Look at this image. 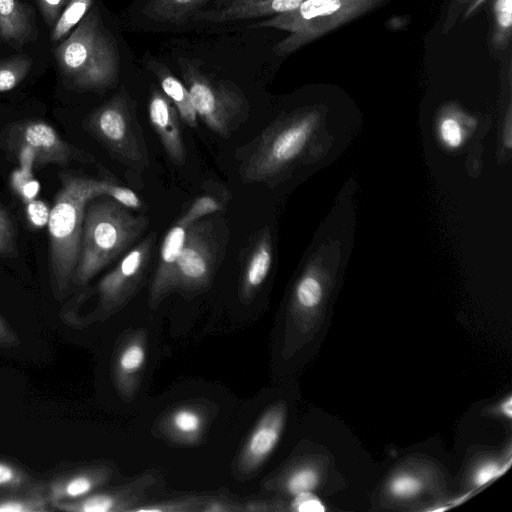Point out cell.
Segmentation results:
<instances>
[{
    "label": "cell",
    "mask_w": 512,
    "mask_h": 512,
    "mask_svg": "<svg viewBox=\"0 0 512 512\" xmlns=\"http://www.w3.org/2000/svg\"><path fill=\"white\" fill-rule=\"evenodd\" d=\"M499 464L494 461L486 462L480 465L474 472L472 481L474 486L481 487L502 473Z\"/></svg>",
    "instance_id": "cell-38"
},
{
    "label": "cell",
    "mask_w": 512,
    "mask_h": 512,
    "mask_svg": "<svg viewBox=\"0 0 512 512\" xmlns=\"http://www.w3.org/2000/svg\"><path fill=\"white\" fill-rule=\"evenodd\" d=\"M34 35L33 9L19 0H0V39L21 46L31 41Z\"/></svg>",
    "instance_id": "cell-20"
},
{
    "label": "cell",
    "mask_w": 512,
    "mask_h": 512,
    "mask_svg": "<svg viewBox=\"0 0 512 512\" xmlns=\"http://www.w3.org/2000/svg\"><path fill=\"white\" fill-rule=\"evenodd\" d=\"M422 489L421 480L410 474H399L389 483L390 493L400 499H407L417 495Z\"/></svg>",
    "instance_id": "cell-32"
},
{
    "label": "cell",
    "mask_w": 512,
    "mask_h": 512,
    "mask_svg": "<svg viewBox=\"0 0 512 512\" xmlns=\"http://www.w3.org/2000/svg\"><path fill=\"white\" fill-rule=\"evenodd\" d=\"M22 482V474L11 464L0 460V488L16 487Z\"/></svg>",
    "instance_id": "cell-40"
},
{
    "label": "cell",
    "mask_w": 512,
    "mask_h": 512,
    "mask_svg": "<svg viewBox=\"0 0 512 512\" xmlns=\"http://www.w3.org/2000/svg\"><path fill=\"white\" fill-rule=\"evenodd\" d=\"M282 510L296 512H324L326 507L313 492H302L292 496L288 504L281 502Z\"/></svg>",
    "instance_id": "cell-33"
},
{
    "label": "cell",
    "mask_w": 512,
    "mask_h": 512,
    "mask_svg": "<svg viewBox=\"0 0 512 512\" xmlns=\"http://www.w3.org/2000/svg\"><path fill=\"white\" fill-rule=\"evenodd\" d=\"M156 480L154 473H145L114 489L95 491L81 499L51 505L67 512H130L146 501V491Z\"/></svg>",
    "instance_id": "cell-10"
},
{
    "label": "cell",
    "mask_w": 512,
    "mask_h": 512,
    "mask_svg": "<svg viewBox=\"0 0 512 512\" xmlns=\"http://www.w3.org/2000/svg\"><path fill=\"white\" fill-rule=\"evenodd\" d=\"M492 13L491 45L495 50H505L512 37V0H494Z\"/></svg>",
    "instance_id": "cell-24"
},
{
    "label": "cell",
    "mask_w": 512,
    "mask_h": 512,
    "mask_svg": "<svg viewBox=\"0 0 512 512\" xmlns=\"http://www.w3.org/2000/svg\"><path fill=\"white\" fill-rule=\"evenodd\" d=\"M323 288L313 274H305L297 283L293 297V314L304 317L314 311L321 303Z\"/></svg>",
    "instance_id": "cell-23"
},
{
    "label": "cell",
    "mask_w": 512,
    "mask_h": 512,
    "mask_svg": "<svg viewBox=\"0 0 512 512\" xmlns=\"http://www.w3.org/2000/svg\"><path fill=\"white\" fill-rule=\"evenodd\" d=\"M149 1V0H146V2Z\"/></svg>",
    "instance_id": "cell-47"
},
{
    "label": "cell",
    "mask_w": 512,
    "mask_h": 512,
    "mask_svg": "<svg viewBox=\"0 0 512 512\" xmlns=\"http://www.w3.org/2000/svg\"><path fill=\"white\" fill-rule=\"evenodd\" d=\"M221 203L210 195H203L196 198L188 207L186 212L177 220L178 223L189 227L196 221L202 219L208 214L220 211Z\"/></svg>",
    "instance_id": "cell-31"
},
{
    "label": "cell",
    "mask_w": 512,
    "mask_h": 512,
    "mask_svg": "<svg viewBox=\"0 0 512 512\" xmlns=\"http://www.w3.org/2000/svg\"><path fill=\"white\" fill-rule=\"evenodd\" d=\"M187 229L188 227L176 221L163 239L150 287L151 306H157L164 297L172 292L174 270L186 238Z\"/></svg>",
    "instance_id": "cell-17"
},
{
    "label": "cell",
    "mask_w": 512,
    "mask_h": 512,
    "mask_svg": "<svg viewBox=\"0 0 512 512\" xmlns=\"http://www.w3.org/2000/svg\"><path fill=\"white\" fill-rule=\"evenodd\" d=\"M474 0H454L450 5L449 13L447 14L446 21L444 23V27L442 29L443 33H447L450 28L453 26L455 20L459 16L460 12L463 10L464 6L472 3Z\"/></svg>",
    "instance_id": "cell-41"
},
{
    "label": "cell",
    "mask_w": 512,
    "mask_h": 512,
    "mask_svg": "<svg viewBox=\"0 0 512 512\" xmlns=\"http://www.w3.org/2000/svg\"><path fill=\"white\" fill-rule=\"evenodd\" d=\"M85 127L120 162L135 169L148 164L140 128L124 93L97 108L88 117Z\"/></svg>",
    "instance_id": "cell-6"
},
{
    "label": "cell",
    "mask_w": 512,
    "mask_h": 512,
    "mask_svg": "<svg viewBox=\"0 0 512 512\" xmlns=\"http://www.w3.org/2000/svg\"><path fill=\"white\" fill-rule=\"evenodd\" d=\"M15 341V335L0 316V344L8 345Z\"/></svg>",
    "instance_id": "cell-42"
},
{
    "label": "cell",
    "mask_w": 512,
    "mask_h": 512,
    "mask_svg": "<svg viewBox=\"0 0 512 512\" xmlns=\"http://www.w3.org/2000/svg\"><path fill=\"white\" fill-rule=\"evenodd\" d=\"M148 66L157 76L162 92L175 106L180 119L192 128L197 127L198 117L186 86L163 64L152 61Z\"/></svg>",
    "instance_id": "cell-21"
},
{
    "label": "cell",
    "mask_w": 512,
    "mask_h": 512,
    "mask_svg": "<svg viewBox=\"0 0 512 512\" xmlns=\"http://www.w3.org/2000/svg\"><path fill=\"white\" fill-rule=\"evenodd\" d=\"M181 68L197 117L214 133L229 137L244 111L243 96L212 81L189 60L181 59Z\"/></svg>",
    "instance_id": "cell-7"
},
{
    "label": "cell",
    "mask_w": 512,
    "mask_h": 512,
    "mask_svg": "<svg viewBox=\"0 0 512 512\" xmlns=\"http://www.w3.org/2000/svg\"><path fill=\"white\" fill-rule=\"evenodd\" d=\"M147 361V337L143 330L128 334L118 346L113 360V378L119 393L135 396Z\"/></svg>",
    "instance_id": "cell-13"
},
{
    "label": "cell",
    "mask_w": 512,
    "mask_h": 512,
    "mask_svg": "<svg viewBox=\"0 0 512 512\" xmlns=\"http://www.w3.org/2000/svg\"><path fill=\"white\" fill-rule=\"evenodd\" d=\"M50 504L48 497L42 493L28 496L0 498V512H41Z\"/></svg>",
    "instance_id": "cell-29"
},
{
    "label": "cell",
    "mask_w": 512,
    "mask_h": 512,
    "mask_svg": "<svg viewBox=\"0 0 512 512\" xmlns=\"http://www.w3.org/2000/svg\"><path fill=\"white\" fill-rule=\"evenodd\" d=\"M14 230L6 212L0 206V255L15 254Z\"/></svg>",
    "instance_id": "cell-35"
},
{
    "label": "cell",
    "mask_w": 512,
    "mask_h": 512,
    "mask_svg": "<svg viewBox=\"0 0 512 512\" xmlns=\"http://www.w3.org/2000/svg\"><path fill=\"white\" fill-rule=\"evenodd\" d=\"M99 180L66 175L50 209L48 232L54 290L65 292L77 266L86 205L98 193Z\"/></svg>",
    "instance_id": "cell-3"
},
{
    "label": "cell",
    "mask_w": 512,
    "mask_h": 512,
    "mask_svg": "<svg viewBox=\"0 0 512 512\" xmlns=\"http://www.w3.org/2000/svg\"><path fill=\"white\" fill-rule=\"evenodd\" d=\"M506 130H504V142L507 148H510L512 145V135H511V107L509 106L507 112V119L505 124Z\"/></svg>",
    "instance_id": "cell-43"
},
{
    "label": "cell",
    "mask_w": 512,
    "mask_h": 512,
    "mask_svg": "<svg viewBox=\"0 0 512 512\" xmlns=\"http://www.w3.org/2000/svg\"><path fill=\"white\" fill-rule=\"evenodd\" d=\"M306 0H228L221 8L199 12L195 20L223 23L272 17L298 8Z\"/></svg>",
    "instance_id": "cell-15"
},
{
    "label": "cell",
    "mask_w": 512,
    "mask_h": 512,
    "mask_svg": "<svg viewBox=\"0 0 512 512\" xmlns=\"http://www.w3.org/2000/svg\"><path fill=\"white\" fill-rule=\"evenodd\" d=\"M93 0H69L51 30L52 42L66 37L90 11Z\"/></svg>",
    "instance_id": "cell-25"
},
{
    "label": "cell",
    "mask_w": 512,
    "mask_h": 512,
    "mask_svg": "<svg viewBox=\"0 0 512 512\" xmlns=\"http://www.w3.org/2000/svg\"><path fill=\"white\" fill-rule=\"evenodd\" d=\"M69 0H37L44 21L52 27Z\"/></svg>",
    "instance_id": "cell-37"
},
{
    "label": "cell",
    "mask_w": 512,
    "mask_h": 512,
    "mask_svg": "<svg viewBox=\"0 0 512 512\" xmlns=\"http://www.w3.org/2000/svg\"><path fill=\"white\" fill-rule=\"evenodd\" d=\"M387 0H306L298 8L249 25L287 31L273 48L278 56L289 55L333 30L360 18Z\"/></svg>",
    "instance_id": "cell-4"
},
{
    "label": "cell",
    "mask_w": 512,
    "mask_h": 512,
    "mask_svg": "<svg viewBox=\"0 0 512 512\" xmlns=\"http://www.w3.org/2000/svg\"><path fill=\"white\" fill-rule=\"evenodd\" d=\"M155 236L134 246L98 283V309L110 315L122 308L139 289L151 259Z\"/></svg>",
    "instance_id": "cell-9"
},
{
    "label": "cell",
    "mask_w": 512,
    "mask_h": 512,
    "mask_svg": "<svg viewBox=\"0 0 512 512\" xmlns=\"http://www.w3.org/2000/svg\"><path fill=\"white\" fill-rule=\"evenodd\" d=\"M499 410L508 419L512 417V398L508 396L499 406Z\"/></svg>",
    "instance_id": "cell-44"
},
{
    "label": "cell",
    "mask_w": 512,
    "mask_h": 512,
    "mask_svg": "<svg viewBox=\"0 0 512 512\" xmlns=\"http://www.w3.org/2000/svg\"><path fill=\"white\" fill-rule=\"evenodd\" d=\"M205 0H149L146 12L161 21L177 22L189 15Z\"/></svg>",
    "instance_id": "cell-26"
},
{
    "label": "cell",
    "mask_w": 512,
    "mask_h": 512,
    "mask_svg": "<svg viewBox=\"0 0 512 512\" xmlns=\"http://www.w3.org/2000/svg\"><path fill=\"white\" fill-rule=\"evenodd\" d=\"M273 259V249L270 233L262 230L251 248L240 282V297L249 301L257 294L266 280Z\"/></svg>",
    "instance_id": "cell-19"
},
{
    "label": "cell",
    "mask_w": 512,
    "mask_h": 512,
    "mask_svg": "<svg viewBox=\"0 0 512 512\" xmlns=\"http://www.w3.org/2000/svg\"><path fill=\"white\" fill-rule=\"evenodd\" d=\"M55 58L65 80L78 90L107 89L118 78V50L96 9L57 46Z\"/></svg>",
    "instance_id": "cell-1"
},
{
    "label": "cell",
    "mask_w": 512,
    "mask_h": 512,
    "mask_svg": "<svg viewBox=\"0 0 512 512\" xmlns=\"http://www.w3.org/2000/svg\"><path fill=\"white\" fill-rule=\"evenodd\" d=\"M442 141L450 148H457L463 140L462 129L459 122L452 116L444 117L439 125Z\"/></svg>",
    "instance_id": "cell-34"
},
{
    "label": "cell",
    "mask_w": 512,
    "mask_h": 512,
    "mask_svg": "<svg viewBox=\"0 0 512 512\" xmlns=\"http://www.w3.org/2000/svg\"><path fill=\"white\" fill-rule=\"evenodd\" d=\"M208 424V412L201 404H183L171 409L160 423L164 435L174 442L198 443Z\"/></svg>",
    "instance_id": "cell-18"
},
{
    "label": "cell",
    "mask_w": 512,
    "mask_h": 512,
    "mask_svg": "<svg viewBox=\"0 0 512 512\" xmlns=\"http://www.w3.org/2000/svg\"><path fill=\"white\" fill-rule=\"evenodd\" d=\"M319 482L318 470L312 465L301 464L267 480L265 489L293 496L302 492H313Z\"/></svg>",
    "instance_id": "cell-22"
},
{
    "label": "cell",
    "mask_w": 512,
    "mask_h": 512,
    "mask_svg": "<svg viewBox=\"0 0 512 512\" xmlns=\"http://www.w3.org/2000/svg\"><path fill=\"white\" fill-rule=\"evenodd\" d=\"M317 123V114L277 122L263 130L244 150L239 175L243 183H268L305 150Z\"/></svg>",
    "instance_id": "cell-5"
},
{
    "label": "cell",
    "mask_w": 512,
    "mask_h": 512,
    "mask_svg": "<svg viewBox=\"0 0 512 512\" xmlns=\"http://www.w3.org/2000/svg\"><path fill=\"white\" fill-rule=\"evenodd\" d=\"M98 193L99 196H109L128 209H140L143 205L133 190L109 180H99Z\"/></svg>",
    "instance_id": "cell-30"
},
{
    "label": "cell",
    "mask_w": 512,
    "mask_h": 512,
    "mask_svg": "<svg viewBox=\"0 0 512 512\" xmlns=\"http://www.w3.org/2000/svg\"><path fill=\"white\" fill-rule=\"evenodd\" d=\"M148 113L165 152L176 165H182L186 151L180 127V117L171 101L158 89L151 93Z\"/></svg>",
    "instance_id": "cell-14"
},
{
    "label": "cell",
    "mask_w": 512,
    "mask_h": 512,
    "mask_svg": "<svg viewBox=\"0 0 512 512\" xmlns=\"http://www.w3.org/2000/svg\"><path fill=\"white\" fill-rule=\"evenodd\" d=\"M227 1H228V0H222V1H221L222 5H223L224 3H226Z\"/></svg>",
    "instance_id": "cell-46"
},
{
    "label": "cell",
    "mask_w": 512,
    "mask_h": 512,
    "mask_svg": "<svg viewBox=\"0 0 512 512\" xmlns=\"http://www.w3.org/2000/svg\"><path fill=\"white\" fill-rule=\"evenodd\" d=\"M113 470L107 465H95L63 475L51 482L48 491L50 504L81 499L105 485Z\"/></svg>",
    "instance_id": "cell-16"
},
{
    "label": "cell",
    "mask_w": 512,
    "mask_h": 512,
    "mask_svg": "<svg viewBox=\"0 0 512 512\" xmlns=\"http://www.w3.org/2000/svg\"><path fill=\"white\" fill-rule=\"evenodd\" d=\"M38 189V183L36 181H30L23 186L22 192L24 196L31 198L37 193Z\"/></svg>",
    "instance_id": "cell-45"
},
{
    "label": "cell",
    "mask_w": 512,
    "mask_h": 512,
    "mask_svg": "<svg viewBox=\"0 0 512 512\" xmlns=\"http://www.w3.org/2000/svg\"><path fill=\"white\" fill-rule=\"evenodd\" d=\"M220 246V236L211 219L190 225L174 270L172 291L197 292L208 287Z\"/></svg>",
    "instance_id": "cell-8"
},
{
    "label": "cell",
    "mask_w": 512,
    "mask_h": 512,
    "mask_svg": "<svg viewBox=\"0 0 512 512\" xmlns=\"http://www.w3.org/2000/svg\"><path fill=\"white\" fill-rule=\"evenodd\" d=\"M286 406L271 405L248 436L237 460L238 472L249 475L257 471L275 450L285 427Z\"/></svg>",
    "instance_id": "cell-12"
},
{
    "label": "cell",
    "mask_w": 512,
    "mask_h": 512,
    "mask_svg": "<svg viewBox=\"0 0 512 512\" xmlns=\"http://www.w3.org/2000/svg\"><path fill=\"white\" fill-rule=\"evenodd\" d=\"M240 511H245L244 505L224 496H207L200 510V512Z\"/></svg>",
    "instance_id": "cell-36"
},
{
    "label": "cell",
    "mask_w": 512,
    "mask_h": 512,
    "mask_svg": "<svg viewBox=\"0 0 512 512\" xmlns=\"http://www.w3.org/2000/svg\"><path fill=\"white\" fill-rule=\"evenodd\" d=\"M113 199L89 205L85 210L81 246L72 282L86 285L96 274L127 250L148 225Z\"/></svg>",
    "instance_id": "cell-2"
},
{
    "label": "cell",
    "mask_w": 512,
    "mask_h": 512,
    "mask_svg": "<svg viewBox=\"0 0 512 512\" xmlns=\"http://www.w3.org/2000/svg\"><path fill=\"white\" fill-rule=\"evenodd\" d=\"M32 60L26 55H17L0 60V92L15 88L29 73Z\"/></svg>",
    "instance_id": "cell-28"
},
{
    "label": "cell",
    "mask_w": 512,
    "mask_h": 512,
    "mask_svg": "<svg viewBox=\"0 0 512 512\" xmlns=\"http://www.w3.org/2000/svg\"><path fill=\"white\" fill-rule=\"evenodd\" d=\"M207 496L189 495L164 499L154 502H144L130 512H200Z\"/></svg>",
    "instance_id": "cell-27"
},
{
    "label": "cell",
    "mask_w": 512,
    "mask_h": 512,
    "mask_svg": "<svg viewBox=\"0 0 512 512\" xmlns=\"http://www.w3.org/2000/svg\"><path fill=\"white\" fill-rule=\"evenodd\" d=\"M19 147L29 149L36 165H65L72 160L90 162L89 155L64 141L55 129L43 121H26L14 129Z\"/></svg>",
    "instance_id": "cell-11"
},
{
    "label": "cell",
    "mask_w": 512,
    "mask_h": 512,
    "mask_svg": "<svg viewBox=\"0 0 512 512\" xmlns=\"http://www.w3.org/2000/svg\"><path fill=\"white\" fill-rule=\"evenodd\" d=\"M50 209L39 200H32L27 205V216L30 223L35 227H42L48 223Z\"/></svg>",
    "instance_id": "cell-39"
}]
</instances>
